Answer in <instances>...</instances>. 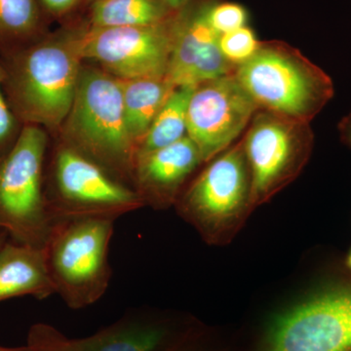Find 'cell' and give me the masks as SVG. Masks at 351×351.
<instances>
[{
  "instance_id": "2e32d148",
  "label": "cell",
  "mask_w": 351,
  "mask_h": 351,
  "mask_svg": "<svg viewBox=\"0 0 351 351\" xmlns=\"http://www.w3.org/2000/svg\"><path fill=\"white\" fill-rule=\"evenodd\" d=\"M119 80L127 130L138 149L157 113L177 87L166 77Z\"/></svg>"
},
{
  "instance_id": "484cf974",
  "label": "cell",
  "mask_w": 351,
  "mask_h": 351,
  "mask_svg": "<svg viewBox=\"0 0 351 351\" xmlns=\"http://www.w3.org/2000/svg\"><path fill=\"white\" fill-rule=\"evenodd\" d=\"M338 130L341 142L351 137V112L339 121Z\"/></svg>"
},
{
  "instance_id": "7a4b0ae2",
  "label": "cell",
  "mask_w": 351,
  "mask_h": 351,
  "mask_svg": "<svg viewBox=\"0 0 351 351\" xmlns=\"http://www.w3.org/2000/svg\"><path fill=\"white\" fill-rule=\"evenodd\" d=\"M63 125V144L131 186L137 145L127 130L117 77L101 69L82 66L73 107Z\"/></svg>"
},
{
  "instance_id": "1f68e13d",
  "label": "cell",
  "mask_w": 351,
  "mask_h": 351,
  "mask_svg": "<svg viewBox=\"0 0 351 351\" xmlns=\"http://www.w3.org/2000/svg\"><path fill=\"white\" fill-rule=\"evenodd\" d=\"M88 2H89V3H91L92 1H93V0H87Z\"/></svg>"
},
{
  "instance_id": "52a82bcc",
  "label": "cell",
  "mask_w": 351,
  "mask_h": 351,
  "mask_svg": "<svg viewBox=\"0 0 351 351\" xmlns=\"http://www.w3.org/2000/svg\"><path fill=\"white\" fill-rule=\"evenodd\" d=\"M47 145L43 127L27 124L0 160V230L12 241L38 249L52 226L44 195Z\"/></svg>"
},
{
  "instance_id": "5bb4252c",
  "label": "cell",
  "mask_w": 351,
  "mask_h": 351,
  "mask_svg": "<svg viewBox=\"0 0 351 351\" xmlns=\"http://www.w3.org/2000/svg\"><path fill=\"white\" fill-rule=\"evenodd\" d=\"M195 335L168 320L129 313L75 343L78 351H173Z\"/></svg>"
},
{
  "instance_id": "7402d4cb",
  "label": "cell",
  "mask_w": 351,
  "mask_h": 351,
  "mask_svg": "<svg viewBox=\"0 0 351 351\" xmlns=\"http://www.w3.org/2000/svg\"><path fill=\"white\" fill-rule=\"evenodd\" d=\"M27 346L31 351H78L75 339L46 323H36L29 328Z\"/></svg>"
},
{
  "instance_id": "ac0fdd59",
  "label": "cell",
  "mask_w": 351,
  "mask_h": 351,
  "mask_svg": "<svg viewBox=\"0 0 351 351\" xmlns=\"http://www.w3.org/2000/svg\"><path fill=\"white\" fill-rule=\"evenodd\" d=\"M41 6L39 0H0V55L41 38Z\"/></svg>"
},
{
  "instance_id": "d4e9b609",
  "label": "cell",
  "mask_w": 351,
  "mask_h": 351,
  "mask_svg": "<svg viewBox=\"0 0 351 351\" xmlns=\"http://www.w3.org/2000/svg\"><path fill=\"white\" fill-rule=\"evenodd\" d=\"M162 1L173 13H179L189 6L193 5L195 0H162Z\"/></svg>"
},
{
  "instance_id": "44dd1931",
  "label": "cell",
  "mask_w": 351,
  "mask_h": 351,
  "mask_svg": "<svg viewBox=\"0 0 351 351\" xmlns=\"http://www.w3.org/2000/svg\"><path fill=\"white\" fill-rule=\"evenodd\" d=\"M205 15L219 36L245 27L248 22L246 9L233 2H209L205 6Z\"/></svg>"
},
{
  "instance_id": "3957f363",
  "label": "cell",
  "mask_w": 351,
  "mask_h": 351,
  "mask_svg": "<svg viewBox=\"0 0 351 351\" xmlns=\"http://www.w3.org/2000/svg\"><path fill=\"white\" fill-rule=\"evenodd\" d=\"M234 75L258 108L308 123L335 95L332 78L283 41H262Z\"/></svg>"
},
{
  "instance_id": "7c38bea8",
  "label": "cell",
  "mask_w": 351,
  "mask_h": 351,
  "mask_svg": "<svg viewBox=\"0 0 351 351\" xmlns=\"http://www.w3.org/2000/svg\"><path fill=\"white\" fill-rule=\"evenodd\" d=\"M209 2L193 4L178 13L174 39L166 78L175 87H196L201 83L232 75L237 68L228 63L219 48V34L205 15Z\"/></svg>"
},
{
  "instance_id": "d6986e66",
  "label": "cell",
  "mask_w": 351,
  "mask_h": 351,
  "mask_svg": "<svg viewBox=\"0 0 351 351\" xmlns=\"http://www.w3.org/2000/svg\"><path fill=\"white\" fill-rule=\"evenodd\" d=\"M193 89V87L175 88L138 145L136 161L186 137L189 101Z\"/></svg>"
},
{
  "instance_id": "f1b7e54d",
  "label": "cell",
  "mask_w": 351,
  "mask_h": 351,
  "mask_svg": "<svg viewBox=\"0 0 351 351\" xmlns=\"http://www.w3.org/2000/svg\"><path fill=\"white\" fill-rule=\"evenodd\" d=\"M8 240L9 237L7 235V233L3 232V230H0V249L4 246V244H5Z\"/></svg>"
},
{
  "instance_id": "f546056e",
  "label": "cell",
  "mask_w": 351,
  "mask_h": 351,
  "mask_svg": "<svg viewBox=\"0 0 351 351\" xmlns=\"http://www.w3.org/2000/svg\"><path fill=\"white\" fill-rule=\"evenodd\" d=\"M346 267H348L351 272V248L350 249V251H348V255H346Z\"/></svg>"
},
{
  "instance_id": "ba28073f",
  "label": "cell",
  "mask_w": 351,
  "mask_h": 351,
  "mask_svg": "<svg viewBox=\"0 0 351 351\" xmlns=\"http://www.w3.org/2000/svg\"><path fill=\"white\" fill-rule=\"evenodd\" d=\"M252 351H351V277L274 314Z\"/></svg>"
},
{
  "instance_id": "5b68a950",
  "label": "cell",
  "mask_w": 351,
  "mask_h": 351,
  "mask_svg": "<svg viewBox=\"0 0 351 351\" xmlns=\"http://www.w3.org/2000/svg\"><path fill=\"white\" fill-rule=\"evenodd\" d=\"M114 223L98 218L53 221L43 250L55 294L69 308L92 306L107 292Z\"/></svg>"
},
{
  "instance_id": "9c48e42d",
  "label": "cell",
  "mask_w": 351,
  "mask_h": 351,
  "mask_svg": "<svg viewBox=\"0 0 351 351\" xmlns=\"http://www.w3.org/2000/svg\"><path fill=\"white\" fill-rule=\"evenodd\" d=\"M241 140L255 210L299 177L313 154L314 133L308 122L258 108Z\"/></svg>"
},
{
  "instance_id": "30bf717a",
  "label": "cell",
  "mask_w": 351,
  "mask_h": 351,
  "mask_svg": "<svg viewBox=\"0 0 351 351\" xmlns=\"http://www.w3.org/2000/svg\"><path fill=\"white\" fill-rule=\"evenodd\" d=\"M177 14L161 24L144 27H94L73 32L83 60H93L117 80L166 77Z\"/></svg>"
},
{
  "instance_id": "4dcf8cb0",
  "label": "cell",
  "mask_w": 351,
  "mask_h": 351,
  "mask_svg": "<svg viewBox=\"0 0 351 351\" xmlns=\"http://www.w3.org/2000/svg\"><path fill=\"white\" fill-rule=\"evenodd\" d=\"M343 144L348 145V147L351 149V137L346 138V140L343 141Z\"/></svg>"
},
{
  "instance_id": "ffe728a7",
  "label": "cell",
  "mask_w": 351,
  "mask_h": 351,
  "mask_svg": "<svg viewBox=\"0 0 351 351\" xmlns=\"http://www.w3.org/2000/svg\"><path fill=\"white\" fill-rule=\"evenodd\" d=\"M219 48L228 63L239 68L254 56L262 41L248 25L219 36Z\"/></svg>"
},
{
  "instance_id": "8992f818",
  "label": "cell",
  "mask_w": 351,
  "mask_h": 351,
  "mask_svg": "<svg viewBox=\"0 0 351 351\" xmlns=\"http://www.w3.org/2000/svg\"><path fill=\"white\" fill-rule=\"evenodd\" d=\"M44 195L52 223L98 218L117 221L144 207L138 193L105 168L62 144L44 171Z\"/></svg>"
},
{
  "instance_id": "cb8c5ba5",
  "label": "cell",
  "mask_w": 351,
  "mask_h": 351,
  "mask_svg": "<svg viewBox=\"0 0 351 351\" xmlns=\"http://www.w3.org/2000/svg\"><path fill=\"white\" fill-rule=\"evenodd\" d=\"M41 5L54 15H64V14L69 12L82 0H39Z\"/></svg>"
},
{
  "instance_id": "9a60e30c",
  "label": "cell",
  "mask_w": 351,
  "mask_h": 351,
  "mask_svg": "<svg viewBox=\"0 0 351 351\" xmlns=\"http://www.w3.org/2000/svg\"><path fill=\"white\" fill-rule=\"evenodd\" d=\"M54 294L43 249L9 239L0 249V302L27 295L45 300Z\"/></svg>"
},
{
  "instance_id": "603a6c76",
  "label": "cell",
  "mask_w": 351,
  "mask_h": 351,
  "mask_svg": "<svg viewBox=\"0 0 351 351\" xmlns=\"http://www.w3.org/2000/svg\"><path fill=\"white\" fill-rule=\"evenodd\" d=\"M3 80L4 71L0 59V160L12 149L24 127L7 100Z\"/></svg>"
},
{
  "instance_id": "8fae6325",
  "label": "cell",
  "mask_w": 351,
  "mask_h": 351,
  "mask_svg": "<svg viewBox=\"0 0 351 351\" xmlns=\"http://www.w3.org/2000/svg\"><path fill=\"white\" fill-rule=\"evenodd\" d=\"M258 110L234 73L201 83L189 101L186 136L203 164L234 144Z\"/></svg>"
},
{
  "instance_id": "4fadbf2b",
  "label": "cell",
  "mask_w": 351,
  "mask_h": 351,
  "mask_svg": "<svg viewBox=\"0 0 351 351\" xmlns=\"http://www.w3.org/2000/svg\"><path fill=\"white\" fill-rule=\"evenodd\" d=\"M203 164L195 143L186 136L179 142L136 161L131 186L144 206L166 210L175 206L188 179Z\"/></svg>"
},
{
  "instance_id": "4316f807",
  "label": "cell",
  "mask_w": 351,
  "mask_h": 351,
  "mask_svg": "<svg viewBox=\"0 0 351 351\" xmlns=\"http://www.w3.org/2000/svg\"><path fill=\"white\" fill-rule=\"evenodd\" d=\"M195 339L196 335H195V336L191 337V338L188 339V341H186V343H182V346H180L179 348H176V350L173 351H193V350H191V346Z\"/></svg>"
},
{
  "instance_id": "6da1fadb",
  "label": "cell",
  "mask_w": 351,
  "mask_h": 351,
  "mask_svg": "<svg viewBox=\"0 0 351 351\" xmlns=\"http://www.w3.org/2000/svg\"><path fill=\"white\" fill-rule=\"evenodd\" d=\"M0 59L4 92L20 121L51 130L63 125L82 69L73 32L38 38Z\"/></svg>"
},
{
  "instance_id": "e0dca14e",
  "label": "cell",
  "mask_w": 351,
  "mask_h": 351,
  "mask_svg": "<svg viewBox=\"0 0 351 351\" xmlns=\"http://www.w3.org/2000/svg\"><path fill=\"white\" fill-rule=\"evenodd\" d=\"M175 14L162 0H93L90 3L88 25L144 27L161 24Z\"/></svg>"
},
{
  "instance_id": "277c9868",
  "label": "cell",
  "mask_w": 351,
  "mask_h": 351,
  "mask_svg": "<svg viewBox=\"0 0 351 351\" xmlns=\"http://www.w3.org/2000/svg\"><path fill=\"white\" fill-rule=\"evenodd\" d=\"M205 164L174 207L206 243L223 246L232 241L254 211L251 173L242 140Z\"/></svg>"
},
{
  "instance_id": "83f0119b",
  "label": "cell",
  "mask_w": 351,
  "mask_h": 351,
  "mask_svg": "<svg viewBox=\"0 0 351 351\" xmlns=\"http://www.w3.org/2000/svg\"><path fill=\"white\" fill-rule=\"evenodd\" d=\"M0 351H31L29 346H17V348H7V346H0Z\"/></svg>"
}]
</instances>
